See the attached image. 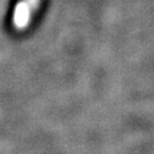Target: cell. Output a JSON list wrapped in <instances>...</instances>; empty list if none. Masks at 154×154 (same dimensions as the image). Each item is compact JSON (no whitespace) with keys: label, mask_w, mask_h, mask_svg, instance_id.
I'll return each mask as SVG.
<instances>
[{"label":"cell","mask_w":154,"mask_h":154,"mask_svg":"<svg viewBox=\"0 0 154 154\" xmlns=\"http://www.w3.org/2000/svg\"><path fill=\"white\" fill-rule=\"evenodd\" d=\"M31 11H32L25 0H22L17 4L14 11V16H13V22L15 28L22 30L28 26L31 18Z\"/></svg>","instance_id":"obj_1"},{"label":"cell","mask_w":154,"mask_h":154,"mask_svg":"<svg viewBox=\"0 0 154 154\" xmlns=\"http://www.w3.org/2000/svg\"><path fill=\"white\" fill-rule=\"evenodd\" d=\"M26 2H28V5L30 6V8H31V11H35L37 9V7L39 5V1L40 0H25Z\"/></svg>","instance_id":"obj_2"}]
</instances>
